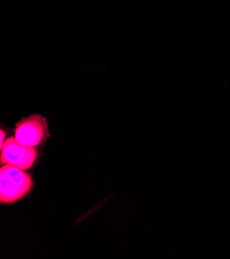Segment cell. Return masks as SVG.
I'll return each instance as SVG.
<instances>
[{"label":"cell","instance_id":"1","mask_svg":"<svg viewBox=\"0 0 230 259\" xmlns=\"http://www.w3.org/2000/svg\"><path fill=\"white\" fill-rule=\"evenodd\" d=\"M0 199L3 203H13L26 195L32 187L31 177L23 169L3 164L0 169Z\"/></svg>","mask_w":230,"mask_h":259},{"label":"cell","instance_id":"2","mask_svg":"<svg viewBox=\"0 0 230 259\" xmlns=\"http://www.w3.org/2000/svg\"><path fill=\"white\" fill-rule=\"evenodd\" d=\"M2 163L19 167L23 170L29 169L36 160L37 151L35 148L25 147L19 144L15 138L5 141L2 146Z\"/></svg>","mask_w":230,"mask_h":259},{"label":"cell","instance_id":"3","mask_svg":"<svg viewBox=\"0 0 230 259\" xmlns=\"http://www.w3.org/2000/svg\"><path fill=\"white\" fill-rule=\"evenodd\" d=\"M48 134L47 123L40 116H32L23 119L15 128L16 141L29 148L38 146Z\"/></svg>","mask_w":230,"mask_h":259},{"label":"cell","instance_id":"4","mask_svg":"<svg viewBox=\"0 0 230 259\" xmlns=\"http://www.w3.org/2000/svg\"><path fill=\"white\" fill-rule=\"evenodd\" d=\"M5 136H6V134H5V132L4 131H2V140H0V141H2V142H0V145H4V143H5Z\"/></svg>","mask_w":230,"mask_h":259}]
</instances>
